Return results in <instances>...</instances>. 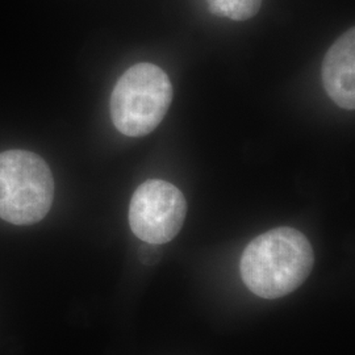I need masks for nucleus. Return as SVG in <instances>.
<instances>
[{"label":"nucleus","mask_w":355,"mask_h":355,"mask_svg":"<svg viewBox=\"0 0 355 355\" xmlns=\"http://www.w3.org/2000/svg\"><path fill=\"white\" fill-rule=\"evenodd\" d=\"M315 263L311 242L297 229L275 228L255 237L242 253V280L262 299H279L303 284Z\"/></svg>","instance_id":"obj_1"},{"label":"nucleus","mask_w":355,"mask_h":355,"mask_svg":"<svg viewBox=\"0 0 355 355\" xmlns=\"http://www.w3.org/2000/svg\"><path fill=\"white\" fill-rule=\"evenodd\" d=\"M173 102V85L157 64H133L114 85L110 111L116 129L128 137H142L158 127Z\"/></svg>","instance_id":"obj_2"},{"label":"nucleus","mask_w":355,"mask_h":355,"mask_svg":"<svg viewBox=\"0 0 355 355\" xmlns=\"http://www.w3.org/2000/svg\"><path fill=\"white\" fill-rule=\"evenodd\" d=\"M54 180L48 164L35 153H0V218L32 225L51 211Z\"/></svg>","instance_id":"obj_3"},{"label":"nucleus","mask_w":355,"mask_h":355,"mask_svg":"<svg viewBox=\"0 0 355 355\" xmlns=\"http://www.w3.org/2000/svg\"><path fill=\"white\" fill-rule=\"evenodd\" d=\"M187 202L174 184L149 179L135 191L129 204V225L142 241L161 245L171 241L184 224Z\"/></svg>","instance_id":"obj_4"},{"label":"nucleus","mask_w":355,"mask_h":355,"mask_svg":"<svg viewBox=\"0 0 355 355\" xmlns=\"http://www.w3.org/2000/svg\"><path fill=\"white\" fill-rule=\"evenodd\" d=\"M355 29H347L327 51L321 79L325 92L340 108H355Z\"/></svg>","instance_id":"obj_5"},{"label":"nucleus","mask_w":355,"mask_h":355,"mask_svg":"<svg viewBox=\"0 0 355 355\" xmlns=\"http://www.w3.org/2000/svg\"><path fill=\"white\" fill-rule=\"evenodd\" d=\"M212 13L234 21H245L259 12L262 0H205Z\"/></svg>","instance_id":"obj_6"}]
</instances>
